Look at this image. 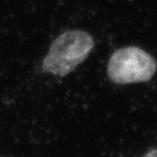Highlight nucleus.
Here are the masks:
<instances>
[{"label": "nucleus", "instance_id": "f257e3e1", "mask_svg": "<svg viewBox=\"0 0 157 157\" xmlns=\"http://www.w3.org/2000/svg\"><path fill=\"white\" fill-rule=\"evenodd\" d=\"M93 47L94 40L88 32L68 31L53 41L42 61V70L64 77L88 58Z\"/></svg>", "mask_w": 157, "mask_h": 157}, {"label": "nucleus", "instance_id": "f03ea898", "mask_svg": "<svg viewBox=\"0 0 157 157\" xmlns=\"http://www.w3.org/2000/svg\"><path fill=\"white\" fill-rule=\"evenodd\" d=\"M157 64L145 50L136 47L116 50L107 64V75L116 84H128L150 81L155 74Z\"/></svg>", "mask_w": 157, "mask_h": 157}, {"label": "nucleus", "instance_id": "7ed1b4c3", "mask_svg": "<svg viewBox=\"0 0 157 157\" xmlns=\"http://www.w3.org/2000/svg\"><path fill=\"white\" fill-rule=\"evenodd\" d=\"M144 157H157V149L156 150H151Z\"/></svg>", "mask_w": 157, "mask_h": 157}]
</instances>
